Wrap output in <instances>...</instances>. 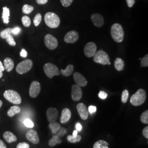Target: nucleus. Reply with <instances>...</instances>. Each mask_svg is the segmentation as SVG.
<instances>
[{
    "mask_svg": "<svg viewBox=\"0 0 148 148\" xmlns=\"http://www.w3.org/2000/svg\"><path fill=\"white\" fill-rule=\"evenodd\" d=\"M110 33L112 38L115 42L120 43L123 40L124 32L122 27L120 24H114L111 27Z\"/></svg>",
    "mask_w": 148,
    "mask_h": 148,
    "instance_id": "obj_1",
    "label": "nucleus"
},
{
    "mask_svg": "<svg viewBox=\"0 0 148 148\" xmlns=\"http://www.w3.org/2000/svg\"><path fill=\"white\" fill-rule=\"evenodd\" d=\"M146 92L143 89H139L132 95L130 102L133 106H140L142 105L146 100Z\"/></svg>",
    "mask_w": 148,
    "mask_h": 148,
    "instance_id": "obj_2",
    "label": "nucleus"
},
{
    "mask_svg": "<svg viewBox=\"0 0 148 148\" xmlns=\"http://www.w3.org/2000/svg\"><path fill=\"white\" fill-rule=\"evenodd\" d=\"M45 21L48 27L52 29L57 28L59 26L60 21L56 13L53 12H47L45 16Z\"/></svg>",
    "mask_w": 148,
    "mask_h": 148,
    "instance_id": "obj_3",
    "label": "nucleus"
},
{
    "mask_svg": "<svg viewBox=\"0 0 148 148\" xmlns=\"http://www.w3.org/2000/svg\"><path fill=\"white\" fill-rule=\"evenodd\" d=\"M3 96L6 100L14 104L18 105L21 103V97L16 90H6L3 93Z\"/></svg>",
    "mask_w": 148,
    "mask_h": 148,
    "instance_id": "obj_4",
    "label": "nucleus"
},
{
    "mask_svg": "<svg viewBox=\"0 0 148 148\" xmlns=\"http://www.w3.org/2000/svg\"><path fill=\"white\" fill-rule=\"evenodd\" d=\"M93 61L101 65H110V58L108 54L103 50L97 51L95 55L93 56Z\"/></svg>",
    "mask_w": 148,
    "mask_h": 148,
    "instance_id": "obj_5",
    "label": "nucleus"
},
{
    "mask_svg": "<svg viewBox=\"0 0 148 148\" xmlns=\"http://www.w3.org/2000/svg\"><path fill=\"white\" fill-rule=\"evenodd\" d=\"M43 70L49 79L53 78L54 76H59L60 74L58 68L56 65L51 63L45 64Z\"/></svg>",
    "mask_w": 148,
    "mask_h": 148,
    "instance_id": "obj_6",
    "label": "nucleus"
},
{
    "mask_svg": "<svg viewBox=\"0 0 148 148\" xmlns=\"http://www.w3.org/2000/svg\"><path fill=\"white\" fill-rule=\"evenodd\" d=\"M33 65V63L31 59H25L18 64L16 67V71L19 74H25L29 71Z\"/></svg>",
    "mask_w": 148,
    "mask_h": 148,
    "instance_id": "obj_7",
    "label": "nucleus"
},
{
    "mask_svg": "<svg viewBox=\"0 0 148 148\" xmlns=\"http://www.w3.org/2000/svg\"><path fill=\"white\" fill-rule=\"evenodd\" d=\"M44 41L46 46L51 50L55 49L58 45L57 39L51 34H47L45 36Z\"/></svg>",
    "mask_w": 148,
    "mask_h": 148,
    "instance_id": "obj_8",
    "label": "nucleus"
},
{
    "mask_svg": "<svg viewBox=\"0 0 148 148\" xmlns=\"http://www.w3.org/2000/svg\"><path fill=\"white\" fill-rule=\"evenodd\" d=\"M97 47L95 43L92 42L87 43L84 48L85 55L88 58L93 57L95 52H97Z\"/></svg>",
    "mask_w": 148,
    "mask_h": 148,
    "instance_id": "obj_9",
    "label": "nucleus"
},
{
    "mask_svg": "<svg viewBox=\"0 0 148 148\" xmlns=\"http://www.w3.org/2000/svg\"><path fill=\"white\" fill-rule=\"evenodd\" d=\"M41 91L40 84L37 81H34L30 86L29 95L32 98H36Z\"/></svg>",
    "mask_w": 148,
    "mask_h": 148,
    "instance_id": "obj_10",
    "label": "nucleus"
},
{
    "mask_svg": "<svg viewBox=\"0 0 148 148\" xmlns=\"http://www.w3.org/2000/svg\"><path fill=\"white\" fill-rule=\"evenodd\" d=\"M46 115L48 121L49 123H53L56 121L58 119L59 115L58 111L55 108H49L47 110Z\"/></svg>",
    "mask_w": 148,
    "mask_h": 148,
    "instance_id": "obj_11",
    "label": "nucleus"
},
{
    "mask_svg": "<svg viewBox=\"0 0 148 148\" xmlns=\"http://www.w3.org/2000/svg\"><path fill=\"white\" fill-rule=\"evenodd\" d=\"M82 97V90L77 85H73L71 88V98L75 101H79Z\"/></svg>",
    "mask_w": 148,
    "mask_h": 148,
    "instance_id": "obj_12",
    "label": "nucleus"
},
{
    "mask_svg": "<svg viewBox=\"0 0 148 148\" xmlns=\"http://www.w3.org/2000/svg\"><path fill=\"white\" fill-rule=\"evenodd\" d=\"M79 34L77 32L72 30L68 32L64 37V41L67 43H74L79 39Z\"/></svg>",
    "mask_w": 148,
    "mask_h": 148,
    "instance_id": "obj_13",
    "label": "nucleus"
},
{
    "mask_svg": "<svg viewBox=\"0 0 148 148\" xmlns=\"http://www.w3.org/2000/svg\"><path fill=\"white\" fill-rule=\"evenodd\" d=\"M76 109L80 117L84 120H87L88 117V111L86 106L82 103H79L76 106Z\"/></svg>",
    "mask_w": 148,
    "mask_h": 148,
    "instance_id": "obj_14",
    "label": "nucleus"
},
{
    "mask_svg": "<svg viewBox=\"0 0 148 148\" xmlns=\"http://www.w3.org/2000/svg\"><path fill=\"white\" fill-rule=\"evenodd\" d=\"M74 81L76 85L80 87H85L87 85V81L85 77L78 72H75L73 74Z\"/></svg>",
    "mask_w": 148,
    "mask_h": 148,
    "instance_id": "obj_15",
    "label": "nucleus"
},
{
    "mask_svg": "<svg viewBox=\"0 0 148 148\" xmlns=\"http://www.w3.org/2000/svg\"><path fill=\"white\" fill-rule=\"evenodd\" d=\"M26 138L29 141L34 144H37L40 142V139L38 134L35 130H30L28 131L26 134Z\"/></svg>",
    "mask_w": 148,
    "mask_h": 148,
    "instance_id": "obj_16",
    "label": "nucleus"
},
{
    "mask_svg": "<svg viewBox=\"0 0 148 148\" xmlns=\"http://www.w3.org/2000/svg\"><path fill=\"white\" fill-rule=\"evenodd\" d=\"M91 21L94 24V25L95 27H101L103 26L104 23V21L103 16L98 14V13H95L92 14L91 16Z\"/></svg>",
    "mask_w": 148,
    "mask_h": 148,
    "instance_id": "obj_17",
    "label": "nucleus"
},
{
    "mask_svg": "<svg viewBox=\"0 0 148 148\" xmlns=\"http://www.w3.org/2000/svg\"><path fill=\"white\" fill-rule=\"evenodd\" d=\"M71 116V112L68 108H64L62 111L60 121L62 123H65L69 121Z\"/></svg>",
    "mask_w": 148,
    "mask_h": 148,
    "instance_id": "obj_18",
    "label": "nucleus"
},
{
    "mask_svg": "<svg viewBox=\"0 0 148 148\" xmlns=\"http://www.w3.org/2000/svg\"><path fill=\"white\" fill-rule=\"evenodd\" d=\"M3 137L5 141L8 143H13L16 141L17 138L13 133L10 131H6L3 133Z\"/></svg>",
    "mask_w": 148,
    "mask_h": 148,
    "instance_id": "obj_19",
    "label": "nucleus"
},
{
    "mask_svg": "<svg viewBox=\"0 0 148 148\" xmlns=\"http://www.w3.org/2000/svg\"><path fill=\"white\" fill-rule=\"evenodd\" d=\"M3 66L5 70L7 72H10L14 68V62L13 60L10 58H6L4 60Z\"/></svg>",
    "mask_w": 148,
    "mask_h": 148,
    "instance_id": "obj_20",
    "label": "nucleus"
},
{
    "mask_svg": "<svg viewBox=\"0 0 148 148\" xmlns=\"http://www.w3.org/2000/svg\"><path fill=\"white\" fill-rule=\"evenodd\" d=\"M10 9L7 7H3L2 18L3 23L6 24H8L10 22Z\"/></svg>",
    "mask_w": 148,
    "mask_h": 148,
    "instance_id": "obj_21",
    "label": "nucleus"
},
{
    "mask_svg": "<svg viewBox=\"0 0 148 148\" xmlns=\"http://www.w3.org/2000/svg\"><path fill=\"white\" fill-rule=\"evenodd\" d=\"M114 66L115 69L118 71H121L123 70L125 67V62L123 59L120 58H117L114 62Z\"/></svg>",
    "mask_w": 148,
    "mask_h": 148,
    "instance_id": "obj_22",
    "label": "nucleus"
},
{
    "mask_svg": "<svg viewBox=\"0 0 148 148\" xmlns=\"http://www.w3.org/2000/svg\"><path fill=\"white\" fill-rule=\"evenodd\" d=\"M21 111V109L19 106H14L11 107V108L7 111V115L9 117H13L16 114L20 113Z\"/></svg>",
    "mask_w": 148,
    "mask_h": 148,
    "instance_id": "obj_23",
    "label": "nucleus"
},
{
    "mask_svg": "<svg viewBox=\"0 0 148 148\" xmlns=\"http://www.w3.org/2000/svg\"><path fill=\"white\" fill-rule=\"evenodd\" d=\"M74 66L71 64H69L67 66L66 69L65 70L62 69L60 72V74H62L63 76L68 77L73 74L74 71Z\"/></svg>",
    "mask_w": 148,
    "mask_h": 148,
    "instance_id": "obj_24",
    "label": "nucleus"
},
{
    "mask_svg": "<svg viewBox=\"0 0 148 148\" xmlns=\"http://www.w3.org/2000/svg\"><path fill=\"white\" fill-rule=\"evenodd\" d=\"M62 142V139L60 138L57 136V135H54L53 137L48 142V144L51 147H54L57 144H59Z\"/></svg>",
    "mask_w": 148,
    "mask_h": 148,
    "instance_id": "obj_25",
    "label": "nucleus"
},
{
    "mask_svg": "<svg viewBox=\"0 0 148 148\" xmlns=\"http://www.w3.org/2000/svg\"><path fill=\"white\" fill-rule=\"evenodd\" d=\"M93 148H109V144L106 140H99L94 144Z\"/></svg>",
    "mask_w": 148,
    "mask_h": 148,
    "instance_id": "obj_26",
    "label": "nucleus"
},
{
    "mask_svg": "<svg viewBox=\"0 0 148 148\" xmlns=\"http://www.w3.org/2000/svg\"><path fill=\"white\" fill-rule=\"evenodd\" d=\"M49 127L51 130L52 133L53 134H56L57 132H58L59 130L60 129L61 126L60 125L57 123V122H53V123H50L49 125Z\"/></svg>",
    "mask_w": 148,
    "mask_h": 148,
    "instance_id": "obj_27",
    "label": "nucleus"
},
{
    "mask_svg": "<svg viewBox=\"0 0 148 148\" xmlns=\"http://www.w3.org/2000/svg\"><path fill=\"white\" fill-rule=\"evenodd\" d=\"M11 34H12V28L8 27L1 32L0 37L2 39H5L6 37H8Z\"/></svg>",
    "mask_w": 148,
    "mask_h": 148,
    "instance_id": "obj_28",
    "label": "nucleus"
},
{
    "mask_svg": "<svg viewBox=\"0 0 148 148\" xmlns=\"http://www.w3.org/2000/svg\"><path fill=\"white\" fill-rule=\"evenodd\" d=\"M81 136L80 135H77L76 136L74 137L71 135H69L67 137L68 141L71 143H76L79 142L81 140Z\"/></svg>",
    "mask_w": 148,
    "mask_h": 148,
    "instance_id": "obj_29",
    "label": "nucleus"
},
{
    "mask_svg": "<svg viewBox=\"0 0 148 148\" xmlns=\"http://www.w3.org/2000/svg\"><path fill=\"white\" fill-rule=\"evenodd\" d=\"M34 8L33 6L32 5H24L23 6L22 8V11L23 12V13L25 14H29L30 13H31L32 11H34Z\"/></svg>",
    "mask_w": 148,
    "mask_h": 148,
    "instance_id": "obj_30",
    "label": "nucleus"
},
{
    "mask_svg": "<svg viewBox=\"0 0 148 148\" xmlns=\"http://www.w3.org/2000/svg\"><path fill=\"white\" fill-rule=\"evenodd\" d=\"M21 21L23 25L25 27H28L31 25V20L28 16H23L21 18Z\"/></svg>",
    "mask_w": 148,
    "mask_h": 148,
    "instance_id": "obj_31",
    "label": "nucleus"
},
{
    "mask_svg": "<svg viewBox=\"0 0 148 148\" xmlns=\"http://www.w3.org/2000/svg\"><path fill=\"white\" fill-rule=\"evenodd\" d=\"M42 21V16L40 13H38L34 18V24L35 27H38Z\"/></svg>",
    "mask_w": 148,
    "mask_h": 148,
    "instance_id": "obj_32",
    "label": "nucleus"
},
{
    "mask_svg": "<svg viewBox=\"0 0 148 148\" xmlns=\"http://www.w3.org/2000/svg\"><path fill=\"white\" fill-rule=\"evenodd\" d=\"M129 97V92L128 90H125L122 93L121 101L123 103H126Z\"/></svg>",
    "mask_w": 148,
    "mask_h": 148,
    "instance_id": "obj_33",
    "label": "nucleus"
},
{
    "mask_svg": "<svg viewBox=\"0 0 148 148\" xmlns=\"http://www.w3.org/2000/svg\"><path fill=\"white\" fill-rule=\"evenodd\" d=\"M140 121L143 123L148 124V110H146L143 112L140 116Z\"/></svg>",
    "mask_w": 148,
    "mask_h": 148,
    "instance_id": "obj_34",
    "label": "nucleus"
},
{
    "mask_svg": "<svg viewBox=\"0 0 148 148\" xmlns=\"http://www.w3.org/2000/svg\"><path fill=\"white\" fill-rule=\"evenodd\" d=\"M5 40H6L7 42L11 46H16V43L12 34L10 35L8 37H6Z\"/></svg>",
    "mask_w": 148,
    "mask_h": 148,
    "instance_id": "obj_35",
    "label": "nucleus"
},
{
    "mask_svg": "<svg viewBox=\"0 0 148 148\" xmlns=\"http://www.w3.org/2000/svg\"><path fill=\"white\" fill-rule=\"evenodd\" d=\"M24 124L25 126V127L30 128H32L34 126V124L33 122L32 121V120L29 119H25L24 121Z\"/></svg>",
    "mask_w": 148,
    "mask_h": 148,
    "instance_id": "obj_36",
    "label": "nucleus"
},
{
    "mask_svg": "<svg viewBox=\"0 0 148 148\" xmlns=\"http://www.w3.org/2000/svg\"><path fill=\"white\" fill-rule=\"evenodd\" d=\"M66 133H67L66 129L64 127H61L60 129L59 130L58 132L56 134V135L60 138L63 137Z\"/></svg>",
    "mask_w": 148,
    "mask_h": 148,
    "instance_id": "obj_37",
    "label": "nucleus"
},
{
    "mask_svg": "<svg viewBox=\"0 0 148 148\" xmlns=\"http://www.w3.org/2000/svg\"><path fill=\"white\" fill-rule=\"evenodd\" d=\"M141 66L148 67V54H146L143 58L141 59Z\"/></svg>",
    "mask_w": 148,
    "mask_h": 148,
    "instance_id": "obj_38",
    "label": "nucleus"
},
{
    "mask_svg": "<svg viewBox=\"0 0 148 148\" xmlns=\"http://www.w3.org/2000/svg\"><path fill=\"white\" fill-rule=\"evenodd\" d=\"M61 3L65 7H68L71 5L73 0H60Z\"/></svg>",
    "mask_w": 148,
    "mask_h": 148,
    "instance_id": "obj_39",
    "label": "nucleus"
},
{
    "mask_svg": "<svg viewBox=\"0 0 148 148\" xmlns=\"http://www.w3.org/2000/svg\"><path fill=\"white\" fill-rule=\"evenodd\" d=\"M30 146L28 143L25 142H22L19 143L16 145V148H29Z\"/></svg>",
    "mask_w": 148,
    "mask_h": 148,
    "instance_id": "obj_40",
    "label": "nucleus"
},
{
    "mask_svg": "<svg viewBox=\"0 0 148 148\" xmlns=\"http://www.w3.org/2000/svg\"><path fill=\"white\" fill-rule=\"evenodd\" d=\"M21 32V28L19 27H16L12 28V34L16 35Z\"/></svg>",
    "mask_w": 148,
    "mask_h": 148,
    "instance_id": "obj_41",
    "label": "nucleus"
},
{
    "mask_svg": "<svg viewBox=\"0 0 148 148\" xmlns=\"http://www.w3.org/2000/svg\"><path fill=\"white\" fill-rule=\"evenodd\" d=\"M98 97L101 99H105L108 97V94L106 92H105L104 91L101 90V91L99 92V93L98 94Z\"/></svg>",
    "mask_w": 148,
    "mask_h": 148,
    "instance_id": "obj_42",
    "label": "nucleus"
},
{
    "mask_svg": "<svg viewBox=\"0 0 148 148\" xmlns=\"http://www.w3.org/2000/svg\"><path fill=\"white\" fill-rule=\"evenodd\" d=\"M96 111H97V108L95 106H90L88 107V111L90 112V114L95 113Z\"/></svg>",
    "mask_w": 148,
    "mask_h": 148,
    "instance_id": "obj_43",
    "label": "nucleus"
},
{
    "mask_svg": "<svg viewBox=\"0 0 148 148\" xmlns=\"http://www.w3.org/2000/svg\"><path fill=\"white\" fill-rule=\"evenodd\" d=\"M126 2L128 7L131 8L135 3V0H126Z\"/></svg>",
    "mask_w": 148,
    "mask_h": 148,
    "instance_id": "obj_44",
    "label": "nucleus"
},
{
    "mask_svg": "<svg viewBox=\"0 0 148 148\" xmlns=\"http://www.w3.org/2000/svg\"><path fill=\"white\" fill-rule=\"evenodd\" d=\"M143 136H144V137L145 138H147V139H148V126H147V127H145L144 129H143Z\"/></svg>",
    "mask_w": 148,
    "mask_h": 148,
    "instance_id": "obj_45",
    "label": "nucleus"
},
{
    "mask_svg": "<svg viewBox=\"0 0 148 148\" xmlns=\"http://www.w3.org/2000/svg\"><path fill=\"white\" fill-rule=\"evenodd\" d=\"M20 55L21 57L23 58H26L27 56V51L24 49H21V52L20 53Z\"/></svg>",
    "mask_w": 148,
    "mask_h": 148,
    "instance_id": "obj_46",
    "label": "nucleus"
},
{
    "mask_svg": "<svg viewBox=\"0 0 148 148\" xmlns=\"http://www.w3.org/2000/svg\"><path fill=\"white\" fill-rule=\"evenodd\" d=\"M48 0H36V2L39 5H45L48 2Z\"/></svg>",
    "mask_w": 148,
    "mask_h": 148,
    "instance_id": "obj_47",
    "label": "nucleus"
},
{
    "mask_svg": "<svg viewBox=\"0 0 148 148\" xmlns=\"http://www.w3.org/2000/svg\"><path fill=\"white\" fill-rule=\"evenodd\" d=\"M75 127H76V129L77 131H81V130H82V125H81V123H77L75 125Z\"/></svg>",
    "mask_w": 148,
    "mask_h": 148,
    "instance_id": "obj_48",
    "label": "nucleus"
},
{
    "mask_svg": "<svg viewBox=\"0 0 148 148\" xmlns=\"http://www.w3.org/2000/svg\"><path fill=\"white\" fill-rule=\"evenodd\" d=\"M0 148H7L5 143L1 139H0Z\"/></svg>",
    "mask_w": 148,
    "mask_h": 148,
    "instance_id": "obj_49",
    "label": "nucleus"
},
{
    "mask_svg": "<svg viewBox=\"0 0 148 148\" xmlns=\"http://www.w3.org/2000/svg\"><path fill=\"white\" fill-rule=\"evenodd\" d=\"M5 70V68L3 66V64L1 62V61L0 60V71L3 72Z\"/></svg>",
    "mask_w": 148,
    "mask_h": 148,
    "instance_id": "obj_50",
    "label": "nucleus"
},
{
    "mask_svg": "<svg viewBox=\"0 0 148 148\" xmlns=\"http://www.w3.org/2000/svg\"><path fill=\"white\" fill-rule=\"evenodd\" d=\"M77 132L78 131L77 130H75L73 132V136H74V137L76 136L77 135Z\"/></svg>",
    "mask_w": 148,
    "mask_h": 148,
    "instance_id": "obj_51",
    "label": "nucleus"
},
{
    "mask_svg": "<svg viewBox=\"0 0 148 148\" xmlns=\"http://www.w3.org/2000/svg\"><path fill=\"white\" fill-rule=\"evenodd\" d=\"M2 104H3V102H2V101H1V100H0V108H1V106H2Z\"/></svg>",
    "mask_w": 148,
    "mask_h": 148,
    "instance_id": "obj_52",
    "label": "nucleus"
},
{
    "mask_svg": "<svg viewBox=\"0 0 148 148\" xmlns=\"http://www.w3.org/2000/svg\"><path fill=\"white\" fill-rule=\"evenodd\" d=\"M2 76H3L2 72V71H0V78H1V77H2Z\"/></svg>",
    "mask_w": 148,
    "mask_h": 148,
    "instance_id": "obj_53",
    "label": "nucleus"
}]
</instances>
